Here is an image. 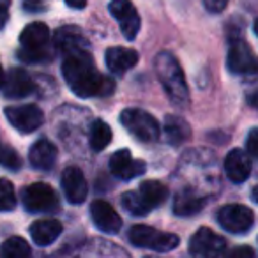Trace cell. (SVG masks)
Listing matches in <instances>:
<instances>
[{"mask_svg": "<svg viewBox=\"0 0 258 258\" xmlns=\"http://www.w3.org/2000/svg\"><path fill=\"white\" fill-rule=\"evenodd\" d=\"M8 120L11 122V125L23 135H29L32 131L43 125L44 115L41 111V108H37L36 104H22V106H8L4 110Z\"/></svg>", "mask_w": 258, "mask_h": 258, "instance_id": "9", "label": "cell"}, {"mask_svg": "<svg viewBox=\"0 0 258 258\" xmlns=\"http://www.w3.org/2000/svg\"><path fill=\"white\" fill-rule=\"evenodd\" d=\"M34 82L29 76V73L25 69H11L8 73V76L4 78V85H2V90H4V96L8 99H23V97L30 96L34 92Z\"/></svg>", "mask_w": 258, "mask_h": 258, "instance_id": "16", "label": "cell"}, {"mask_svg": "<svg viewBox=\"0 0 258 258\" xmlns=\"http://www.w3.org/2000/svg\"><path fill=\"white\" fill-rule=\"evenodd\" d=\"M138 193L149 207L154 209L158 205L165 204V200L168 198V187L159 180H145L138 187Z\"/></svg>", "mask_w": 258, "mask_h": 258, "instance_id": "23", "label": "cell"}, {"mask_svg": "<svg viewBox=\"0 0 258 258\" xmlns=\"http://www.w3.org/2000/svg\"><path fill=\"white\" fill-rule=\"evenodd\" d=\"M129 242L137 247H147V249L158 251V253H168L179 246L180 239L175 233L159 232L147 225H135L131 226L127 233Z\"/></svg>", "mask_w": 258, "mask_h": 258, "instance_id": "4", "label": "cell"}, {"mask_svg": "<svg viewBox=\"0 0 258 258\" xmlns=\"http://www.w3.org/2000/svg\"><path fill=\"white\" fill-rule=\"evenodd\" d=\"M30 237H32L36 246H50L60 237L62 223L57 219H37L30 225Z\"/></svg>", "mask_w": 258, "mask_h": 258, "instance_id": "20", "label": "cell"}, {"mask_svg": "<svg viewBox=\"0 0 258 258\" xmlns=\"http://www.w3.org/2000/svg\"><path fill=\"white\" fill-rule=\"evenodd\" d=\"M166 142L170 145H180L191 137V127L182 117L179 115H166L165 124H163Z\"/></svg>", "mask_w": 258, "mask_h": 258, "instance_id": "21", "label": "cell"}, {"mask_svg": "<svg viewBox=\"0 0 258 258\" xmlns=\"http://www.w3.org/2000/svg\"><path fill=\"white\" fill-rule=\"evenodd\" d=\"M22 202L27 211L34 214L58 211V197L46 182H34L27 186L22 193Z\"/></svg>", "mask_w": 258, "mask_h": 258, "instance_id": "6", "label": "cell"}, {"mask_svg": "<svg viewBox=\"0 0 258 258\" xmlns=\"http://www.w3.org/2000/svg\"><path fill=\"white\" fill-rule=\"evenodd\" d=\"M251 158L242 149H233L225 159V173L233 184H242L251 175Z\"/></svg>", "mask_w": 258, "mask_h": 258, "instance_id": "17", "label": "cell"}, {"mask_svg": "<svg viewBox=\"0 0 258 258\" xmlns=\"http://www.w3.org/2000/svg\"><path fill=\"white\" fill-rule=\"evenodd\" d=\"M55 50L60 51L62 55H71L76 51H89V41L85 39L83 32L78 27H60V29L55 32Z\"/></svg>", "mask_w": 258, "mask_h": 258, "instance_id": "15", "label": "cell"}, {"mask_svg": "<svg viewBox=\"0 0 258 258\" xmlns=\"http://www.w3.org/2000/svg\"><path fill=\"white\" fill-rule=\"evenodd\" d=\"M66 4L73 9H83L87 6V0H66Z\"/></svg>", "mask_w": 258, "mask_h": 258, "instance_id": "33", "label": "cell"}, {"mask_svg": "<svg viewBox=\"0 0 258 258\" xmlns=\"http://www.w3.org/2000/svg\"><path fill=\"white\" fill-rule=\"evenodd\" d=\"M145 170H147V165L144 161H140V159H135L127 149L117 151L110 158V172L117 179L122 180L137 179V177L144 175Z\"/></svg>", "mask_w": 258, "mask_h": 258, "instance_id": "12", "label": "cell"}, {"mask_svg": "<svg viewBox=\"0 0 258 258\" xmlns=\"http://www.w3.org/2000/svg\"><path fill=\"white\" fill-rule=\"evenodd\" d=\"M16 207L15 186L8 179H0V212H9Z\"/></svg>", "mask_w": 258, "mask_h": 258, "instance_id": "27", "label": "cell"}, {"mask_svg": "<svg viewBox=\"0 0 258 258\" xmlns=\"http://www.w3.org/2000/svg\"><path fill=\"white\" fill-rule=\"evenodd\" d=\"M218 223L230 233H247L254 225V212L240 204H230L219 209Z\"/></svg>", "mask_w": 258, "mask_h": 258, "instance_id": "7", "label": "cell"}, {"mask_svg": "<svg viewBox=\"0 0 258 258\" xmlns=\"http://www.w3.org/2000/svg\"><path fill=\"white\" fill-rule=\"evenodd\" d=\"M0 165L6 166L8 170H20L22 168V158L13 147L6 144H0Z\"/></svg>", "mask_w": 258, "mask_h": 258, "instance_id": "28", "label": "cell"}, {"mask_svg": "<svg viewBox=\"0 0 258 258\" xmlns=\"http://www.w3.org/2000/svg\"><path fill=\"white\" fill-rule=\"evenodd\" d=\"M62 189H64V195L68 198L69 204H83L87 198V193H89V184H87V179L83 175V172L76 166H68V168L62 172Z\"/></svg>", "mask_w": 258, "mask_h": 258, "instance_id": "13", "label": "cell"}, {"mask_svg": "<svg viewBox=\"0 0 258 258\" xmlns=\"http://www.w3.org/2000/svg\"><path fill=\"white\" fill-rule=\"evenodd\" d=\"M90 216H92L94 225H96L101 232L110 233V235L120 232L122 218L108 202L94 200L92 204H90Z\"/></svg>", "mask_w": 258, "mask_h": 258, "instance_id": "14", "label": "cell"}, {"mask_svg": "<svg viewBox=\"0 0 258 258\" xmlns=\"http://www.w3.org/2000/svg\"><path fill=\"white\" fill-rule=\"evenodd\" d=\"M4 69H2V66H0V89H2V85H4Z\"/></svg>", "mask_w": 258, "mask_h": 258, "instance_id": "34", "label": "cell"}, {"mask_svg": "<svg viewBox=\"0 0 258 258\" xmlns=\"http://www.w3.org/2000/svg\"><path fill=\"white\" fill-rule=\"evenodd\" d=\"M230 0H204V6L205 9H207L209 13H214V15H218V13L225 11L226 6H228Z\"/></svg>", "mask_w": 258, "mask_h": 258, "instance_id": "30", "label": "cell"}, {"mask_svg": "<svg viewBox=\"0 0 258 258\" xmlns=\"http://www.w3.org/2000/svg\"><path fill=\"white\" fill-rule=\"evenodd\" d=\"M106 68L115 75H124L125 71H129L131 68L138 64V53L131 48H122V46H113L108 48L106 55Z\"/></svg>", "mask_w": 258, "mask_h": 258, "instance_id": "18", "label": "cell"}, {"mask_svg": "<svg viewBox=\"0 0 258 258\" xmlns=\"http://www.w3.org/2000/svg\"><path fill=\"white\" fill-rule=\"evenodd\" d=\"M8 4L9 0H0V30L4 29V25L8 23Z\"/></svg>", "mask_w": 258, "mask_h": 258, "instance_id": "32", "label": "cell"}, {"mask_svg": "<svg viewBox=\"0 0 258 258\" xmlns=\"http://www.w3.org/2000/svg\"><path fill=\"white\" fill-rule=\"evenodd\" d=\"M22 50L18 51V57L23 62H43L48 55V43H50V29L46 23L34 22L29 23L20 34Z\"/></svg>", "mask_w": 258, "mask_h": 258, "instance_id": "3", "label": "cell"}, {"mask_svg": "<svg viewBox=\"0 0 258 258\" xmlns=\"http://www.w3.org/2000/svg\"><path fill=\"white\" fill-rule=\"evenodd\" d=\"M120 124L125 127V131L133 135L137 140L151 144L156 142L161 135L159 122L151 113L138 108H127L120 113Z\"/></svg>", "mask_w": 258, "mask_h": 258, "instance_id": "5", "label": "cell"}, {"mask_svg": "<svg viewBox=\"0 0 258 258\" xmlns=\"http://www.w3.org/2000/svg\"><path fill=\"white\" fill-rule=\"evenodd\" d=\"M189 251L197 258H219L226 251V240L211 228L204 226L191 237Z\"/></svg>", "mask_w": 258, "mask_h": 258, "instance_id": "8", "label": "cell"}, {"mask_svg": "<svg viewBox=\"0 0 258 258\" xmlns=\"http://www.w3.org/2000/svg\"><path fill=\"white\" fill-rule=\"evenodd\" d=\"M122 207L133 216H145L152 211L145 200L140 197L138 191H127V193L122 195Z\"/></svg>", "mask_w": 258, "mask_h": 258, "instance_id": "26", "label": "cell"}, {"mask_svg": "<svg viewBox=\"0 0 258 258\" xmlns=\"http://www.w3.org/2000/svg\"><path fill=\"white\" fill-rule=\"evenodd\" d=\"M32 249L22 237H9L0 246V258H30Z\"/></svg>", "mask_w": 258, "mask_h": 258, "instance_id": "25", "label": "cell"}, {"mask_svg": "<svg viewBox=\"0 0 258 258\" xmlns=\"http://www.w3.org/2000/svg\"><path fill=\"white\" fill-rule=\"evenodd\" d=\"M62 75L69 89L78 97H108L115 90L113 80L97 71L89 51L66 55Z\"/></svg>", "mask_w": 258, "mask_h": 258, "instance_id": "1", "label": "cell"}, {"mask_svg": "<svg viewBox=\"0 0 258 258\" xmlns=\"http://www.w3.org/2000/svg\"><path fill=\"white\" fill-rule=\"evenodd\" d=\"M110 15L120 23V30L127 41H133L138 36L140 30V16L129 0H111L110 6Z\"/></svg>", "mask_w": 258, "mask_h": 258, "instance_id": "11", "label": "cell"}, {"mask_svg": "<svg viewBox=\"0 0 258 258\" xmlns=\"http://www.w3.org/2000/svg\"><path fill=\"white\" fill-rule=\"evenodd\" d=\"M154 69L170 101L180 108L186 106L189 103V89H187L184 71L175 55H172L170 51L158 53L154 58Z\"/></svg>", "mask_w": 258, "mask_h": 258, "instance_id": "2", "label": "cell"}, {"mask_svg": "<svg viewBox=\"0 0 258 258\" xmlns=\"http://www.w3.org/2000/svg\"><path fill=\"white\" fill-rule=\"evenodd\" d=\"M111 137H113V133H111L110 125L104 120H101V118H97V120H94L92 125H90V133H89L90 149L96 152L103 151V149H106L108 145H110Z\"/></svg>", "mask_w": 258, "mask_h": 258, "instance_id": "24", "label": "cell"}, {"mask_svg": "<svg viewBox=\"0 0 258 258\" xmlns=\"http://www.w3.org/2000/svg\"><path fill=\"white\" fill-rule=\"evenodd\" d=\"M58 149L50 140H37L29 151V161L36 170H51L57 163Z\"/></svg>", "mask_w": 258, "mask_h": 258, "instance_id": "19", "label": "cell"}, {"mask_svg": "<svg viewBox=\"0 0 258 258\" xmlns=\"http://www.w3.org/2000/svg\"><path fill=\"white\" fill-rule=\"evenodd\" d=\"M223 258H256V253L251 246H235L232 249L225 251Z\"/></svg>", "mask_w": 258, "mask_h": 258, "instance_id": "29", "label": "cell"}, {"mask_svg": "<svg viewBox=\"0 0 258 258\" xmlns=\"http://www.w3.org/2000/svg\"><path fill=\"white\" fill-rule=\"evenodd\" d=\"M256 137H258V129L253 127L247 135V156L249 158H254L258 154V149H256Z\"/></svg>", "mask_w": 258, "mask_h": 258, "instance_id": "31", "label": "cell"}, {"mask_svg": "<svg viewBox=\"0 0 258 258\" xmlns=\"http://www.w3.org/2000/svg\"><path fill=\"white\" fill-rule=\"evenodd\" d=\"M226 68L233 75H254L256 73V58L253 48L242 39H235L230 43Z\"/></svg>", "mask_w": 258, "mask_h": 258, "instance_id": "10", "label": "cell"}, {"mask_svg": "<svg viewBox=\"0 0 258 258\" xmlns=\"http://www.w3.org/2000/svg\"><path fill=\"white\" fill-rule=\"evenodd\" d=\"M205 205V198H202L200 195L193 193V191H180L173 200V212L177 216H195L197 212H200Z\"/></svg>", "mask_w": 258, "mask_h": 258, "instance_id": "22", "label": "cell"}]
</instances>
